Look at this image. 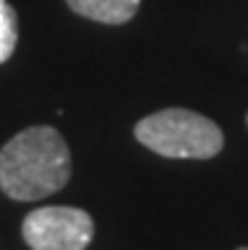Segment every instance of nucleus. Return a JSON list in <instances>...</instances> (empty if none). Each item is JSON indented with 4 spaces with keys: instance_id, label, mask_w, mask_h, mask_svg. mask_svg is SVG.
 Returning <instances> with one entry per match:
<instances>
[{
    "instance_id": "obj_1",
    "label": "nucleus",
    "mask_w": 248,
    "mask_h": 250,
    "mask_svg": "<svg viewBox=\"0 0 248 250\" xmlns=\"http://www.w3.org/2000/svg\"><path fill=\"white\" fill-rule=\"evenodd\" d=\"M71 177V152L53 126H28L0 149V189L16 202L58 192Z\"/></svg>"
},
{
    "instance_id": "obj_2",
    "label": "nucleus",
    "mask_w": 248,
    "mask_h": 250,
    "mask_svg": "<svg viewBox=\"0 0 248 250\" xmlns=\"http://www.w3.org/2000/svg\"><path fill=\"white\" fill-rule=\"evenodd\" d=\"M139 144L170 159H210L223 149V131L213 119L190 109H162L137 122Z\"/></svg>"
},
{
    "instance_id": "obj_3",
    "label": "nucleus",
    "mask_w": 248,
    "mask_h": 250,
    "mask_svg": "<svg viewBox=\"0 0 248 250\" xmlns=\"http://www.w3.org/2000/svg\"><path fill=\"white\" fill-rule=\"evenodd\" d=\"M23 240L31 250H86L94 240V220L81 208H38L23 220Z\"/></svg>"
},
{
    "instance_id": "obj_4",
    "label": "nucleus",
    "mask_w": 248,
    "mask_h": 250,
    "mask_svg": "<svg viewBox=\"0 0 248 250\" xmlns=\"http://www.w3.org/2000/svg\"><path fill=\"white\" fill-rule=\"evenodd\" d=\"M66 3L74 13L89 21L122 25L137 16L142 0H66Z\"/></svg>"
},
{
    "instance_id": "obj_5",
    "label": "nucleus",
    "mask_w": 248,
    "mask_h": 250,
    "mask_svg": "<svg viewBox=\"0 0 248 250\" xmlns=\"http://www.w3.org/2000/svg\"><path fill=\"white\" fill-rule=\"evenodd\" d=\"M18 43V13L8 0H0V63H5Z\"/></svg>"
},
{
    "instance_id": "obj_6",
    "label": "nucleus",
    "mask_w": 248,
    "mask_h": 250,
    "mask_svg": "<svg viewBox=\"0 0 248 250\" xmlns=\"http://www.w3.org/2000/svg\"><path fill=\"white\" fill-rule=\"evenodd\" d=\"M238 250H248V248H238Z\"/></svg>"
}]
</instances>
